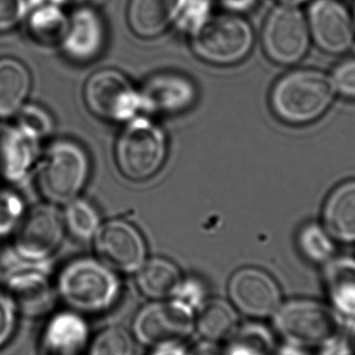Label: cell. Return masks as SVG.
Returning <instances> with one entry per match:
<instances>
[{
  "instance_id": "1",
  "label": "cell",
  "mask_w": 355,
  "mask_h": 355,
  "mask_svg": "<svg viewBox=\"0 0 355 355\" xmlns=\"http://www.w3.org/2000/svg\"><path fill=\"white\" fill-rule=\"evenodd\" d=\"M56 293L69 309L97 315L116 306L122 291L116 271L98 258H77L67 263L55 284Z\"/></svg>"
},
{
  "instance_id": "2",
  "label": "cell",
  "mask_w": 355,
  "mask_h": 355,
  "mask_svg": "<svg viewBox=\"0 0 355 355\" xmlns=\"http://www.w3.org/2000/svg\"><path fill=\"white\" fill-rule=\"evenodd\" d=\"M91 174V160L85 148L72 139L52 141L33 170L35 187L46 202L64 206L78 198Z\"/></svg>"
},
{
  "instance_id": "3",
  "label": "cell",
  "mask_w": 355,
  "mask_h": 355,
  "mask_svg": "<svg viewBox=\"0 0 355 355\" xmlns=\"http://www.w3.org/2000/svg\"><path fill=\"white\" fill-rule=\"evenodd\" d=\"M275 333L285 344L320 350L343 335L344 319L329 304L314 300L282 302L272 316Z\"/></svg>"
},
{
  "instance_id": "4",
  "label": "cell",
  "mask_w": 355,
  "mask_h": 355,
  "mask_svg": "<svg viewBox=\"0 0 355 355\" xmlns=\"http://www.w3.org/2000/svg\"><path fill=\"white\" fill-rule=\"evenodd\" d=\"M335 95L333 78L329 75L316 70L292 71L273 85L270 106L283 122L309 124L327 112Z\"/></svg>"
},
{
  "instance_id": "5",
  "label": "cell",
  "mask_w": 355,
  "mask_h": 355,
  "mask_svg": "<svg viewBox=\"0 0 355 355\" xmlns=\"http://www.w3.org/2000/svg\"><path fill=\"white\" fill-rule=\"evenodd\" d=\"M124 125L114 145L118 170L129 181H148L166 164L168 137L164 129L147 116L139 114Z\"/></svg>"
},
{
  "instance_id": "6",
  "label": "cell",
  "mask_w": 355,
  "mask_h": 355,
  "mask_svg": "<svg viewBox=\"0 0 355 355\" xmlns=\"http://www.w3.org/2000/svg\"><path fill=\"white\" fill-rule=\"evenodd\" d=\"M254 33L248 21L236 15L209 16L191 33L194 54L204 62L231 66L252 51Z\"/></svg>"
},
{
  "instance_id": "7",
  "label": "cell",
  "mask_w": 355,
  "mask_h": 355,
  "mask_svg": "<svg viewBox=\"0 0 355 355\" xmlns=\"http://www.w3.org/2000/svg\"><path fill=\"white\" fill-rule=\"evenodd\" d=\"M83 100L93 116L112 124H126L141 112L139 89L114 69L92 74L83 87Z\"/></svg>"
},
{
  "instance_id": "8",
  "label": "cell",
  "mask_w": 355,
  "mask_h": 355,
  "mask_svg": "<svg viewBox=\"0 0 355 355\" xmlns=\"http://www.w3.org/2000/svg\"><path fill=\"white\" fill-rule=\"evenodd\" d=\"M66 229L62 212L49 202L27 208L12 235V246L19 260L43 264L60 248Z\"/></svg>"
},
{
  "instance_id": "9",
  "label": "cell",
  "mask_w": 355,
  "mask_h": 355,
  "mask_svg": "<svg viewBox=\"0 0 355 355\" xmlns=\"http://www.w3.org/2000/svg\"><path fill=\"white\" fill-rule=\"evenodd\" d=\"M310 27L306 17L296 6L281 4L271 10L263 27L265 53L279 64H296L310 46Z\"/></svg>"
},
{
  "instance_id": "10",
  "label": "cell",
  "mask_w": 355,
  "mask_h": 355,
  "mask_svg": "<svg viewBox=\"0 0 355 355\" xmlns=\"http://www.w3.org/2000/svg\"><path fill=\"white\" fill-rule=\"evenodd\" d=\"M196 331V312L177 300H158L144 306L133 321V335L150 347L183 342Z\"/></svg>"
},
{
  "instance_id": "11",
  "label": "cell",
  "mask_w": 355,
  "mask_h": 355,
  "mask_svg": "<svg viewBox=\"0 0 355 355\" xmlns=\"http://www.w3.org/2000/svg\"><path fill=\"white\" fill-rule=\"evenodd\" d=\"M94 248L98 259L116 273H135L147 260L143 234L124 219H112L100 225Z\"/></svg>"
},
{
  "instance_id": "12",
  "label": "cell",
  "mask_w": 355,
  "mask_h": 355,
  "mask_svg": "<svg viewBox=\"0 0 355 355\" xmlns=\"http://www.w3.org/2000/svg\"><path fill=\"white\" fill-rule=\"evenodd\" d=\"M227 294L237 312L254 320L272 317L283 302L277 282L257 267L236 270L230 277Z\"/></svg>"
},
{
  "instance_id": "13",
  "label": "cell",
  "mask_w": 355,
  "mask_h": 355,
  "mask_svg": "<svg viewBox=\"0 0 355 355\" xmlns=\"http://www.w3.org/2000/svg\"><path fill=\"white\" fill-rule=\"evenodd\" d=\"M42 265L24 263L10 269L4 279V292L18 312L27 316L46 314L55 302V287Z\"/></svg>"
},
{
  "instance_id": "14",
  "label": "cell",
  "mask_w": 355,
  "mask_h": 355,
  "mask_svg": "<svg viewBox=\"0 0 355 355\" xmlns=\"http://www.w3.org/2000/svg\"><path fill=\"white\" fill-rule=\"evenodd\" d=\"M141 112L174 116L187 112L198 99L196 85L179 73L152 75L139 89Z\"/></svg>"
},
{
  "instance_id": "15",
  "label": "cell",
  "mask_w": 355,
  "mask_h": 355,
  "mask_svg": "<svg viewBox=\"0 0 355 355\" xmlns=\"http://www.w3.org/2000/svg\"><path fill=\"white\" fill-rule=\"evenodd\" d=\"M311 35L327 53L343 54L354 45V21L338 0H315L309 14Z\"/></svg>"
},
{
  "instance_id": "16",
  "label": "cell",
  "mask_w": 355,
  "mask_h": 355,
  "mask_svg": "<svg viewBox=\"0 0 355 355\" xmlns=\"http://www.w3.org/2000/svg\"><path fill=\"white\" fill-rule=\"evenodd\" d=\"M105 43L106 26L100 12L89 6L73 10L60 44L66 58L77 64H87L102 53Z\"/></svg>"
},
{
  "instance_id": "17",
  "label": "cell",
  "mask_w": 355,
  "mask_h": 355,
  "mask_svg": "<svg viewBox=\"0 0 355 355\" xmlns=\"http://www.w3.org/2000/svg\"><path fill=\"white\" fill-rule=\"evenodd\" d=\"M41 143L25 135L15 124L0 121V178L17 184L33 174L40 156Z\"/></svg>"
},
{
  "instance_id": "18",
  "label": "cell",
  "mask_w": 355,
  "mask_h": 355,
  "mask_svg": "<svg viewBox=\"0 0 355 355\" xmlns=\"http://www.w3.org/2000/svg\"><path fill=\"white\" fill-rule=\"evenodd\" d=\"M89 323L80 313L64 310L46 322L41 336L43 355H81L89 344Z\"/></svg>"
},
{
  "instance_id": "19",
  "label": "cell",
  "mask_w": 355,
  "mask_h": 355,
  "mask_svg": "<svg viewBox=\"0 0 355 355\" xmlns=\"http://www.w3.org/2000/svg\"><path fill=\"white\" fill-rule=\"evenodd\" d=\"M323 283L329 304L343 319L355 320V259L340 257L325 264Z\"/></svg>"
},
{
  "instance_id": "20",
  "label": "cell",
  "mask_w": 355,
  "mask_h": 355,
  "mask_svg": "<svg viewBox=\"0 0 355 355\" xmlns=\"http://www.w3.org/2000/svg\"><path fill=\"white\" fill-rule=\"evenodd\" d=\"M184 0H130L128 22L139 37L151 39L179 18Z\"/></svg>"
},
{
  "instance_id": "21",
  "label": "cell",
  "mask_w": 355,
  "mask_h": 355,
  "mask_svg": "<svg viewBox=\"0 0 355 355\" xmlns=\"http://www.w3.org/2000/svg\"><path fill=\"white\" fill-rule=\"evenodd\" d=\"M323 223L334 239L354 243L355 180L340 184L331 192L323 207Z\"/></svg>"
},
{
  "instance_id": "22",
  "label": "cell",
  "mask_w": 355,
  "mask_h": 355,
  "mask_svg": "<svg viewBox=\"0 0 355 355\" xmlns=\"http://www.w3.org/2000/svg\"><path fill=\"white\" fill-rule=\"evenodd\" d=\"M33 77L26 64L15 58H0V121L14 118L28 102Z\"/></svg>"
},
{
  "instance_id": "23",
  "label": "cell",
  "mask_w": 355,
  "mask_h": 355,
  "mask_svg": "<svg viewBox=\"0 0 355 355\" xmlns=\"http://www.w3.org/2000/svg\"><path fill=\"white\" fill-rule=\"evenodd\" d=\"M183 277L174 262L155 257L146 260L135 272V284L145 297L158 302L174 298Z\"/></svg>"
},
{
  "instance_id": "24",
  "label": "cell",
  "mask_w": 355,
  "mask_h": 355,
  "mask_svg": "<svg viewBox=\"0 0 355 355\" xmlns=\"http://www.w3.org/2000/svg\"><path fill=\"white\" fill-rule=\"evenodd\" d=\"M27 33L42 45H60L68 27L67 16L60 4L52 0H40L28 4L24 18Z\"/></svg>"
},
{
  "instance_id": "25",
  "label": "cell",
  "mask_w": 355,
  "mask_h": 355,
  "mask_svg": "<svg viewBox=\"0 0 355 355\" xmlns=\"http://www.w3.org/2000/svg\"><path fill=\"white\" fill-rule=\"evenodd\" d=\"M238 327L237 310L223 298H208L196 310V329L205 341H227Z\"/></svg>"
},
{
  "instance_id": "26",
  "label": "cell",
  "mask_w": 355,
  "mask_h": 355,
  "mask_svg": "<svg viewBox=\"0 0 355 355\" xmlns=\"http://www.w3.org/2000/svg\"><path fill=\"white\" fill-rule=\"evenodd\" d=\"M225 342V355H273L277 350L275 334L258 321L239 325Z\"/></svg>"
},
{
  "instance_id": "27",
  "label": "cell",
  "mask_w": 355,
  "mask_h": 355,
  "mask_svg": "<svg viewBox=\"0 0 355 355\" xmlns=\"http://www.w3.org/2000/svg\"><path fill=\"white\" fill-rule=\"evenodd\" d=\"M62 216L66 232L78 241L94 239L101 225V217L97 208L79 196L64 205Z\"/></svg>"
},
{
  "instance_id": "28",
  "label": "cell",
  "mask_w": 355,
  "mask_h": 355,
  "mask_svg": "<svg viewBox=\"0 0 355 355\" xmlns=\"http://www.w3.org/2000/svg\"><path fill=\"white\" fill-rule=\"evenodd\" d=\"M297 246L302 256L315 264H327L335 252L333 237L318 223H308L300 229Z\"/></svg>"
},
{
  "instance_id": "29",
  "label": "cell",
  "mask_w": 355,
  "mask_h": 355,
  "mask_svg": "<svg viewBox=\"0 0 355 355\" xmlns=\"http://www.w3.org/2000/svg\"><path fill=\"white\" fill-rule=\"evenodd\" d=\"M14 124L33 141L41 143L54 130V120L49 110L37 103H25L14 116Z\"/></svg>"
},
{
  "instance_id": "30",
  "label": "cell",
  "mask_w": 355,
  "mask_h": 355,
  "mask_svg": "<svg viewBox=\"0 0 355 355\" xmlns=\"http://www.w3.org/2000/svg\"><path fill=\"white\" fill-rule=\"evenodd\" d=\"M87 355H135V336L121 327L104 329L89 341Z\"/></svg>"
},
{
  "instance_id": "31",
  "label": "cell",
  "mask_w": 355,
  "mask_h": 355,
  "mask_svg": "<svg viewBox=\"0 0 355 355\" xmlns=\"http://www.w3.org/2000/svg\"><path fill=\"white\" fill-rule=\"evenodd\" d=\"M24 198L8 186H0V239L12 237L26 212Z\"/></svg>"
},
{
  "instance_id": "32",
  "label": "cell",
  "mask_w": 355,
  "mask_h": 355,
  "mask_svg": "<svg viewBox=\"0 0 355 355\" xmlns=\"http://www.w3.org/2000/svg\"><path fill=\"white\" fill-rule=\"evenodd\" d=\"M18 310L4 290H0V350L6 347L16 333Z\"/></svg>"
},
{
  "instance_id": "33",
  "label": "cell",
  "mask_w": 355,
  "mask_h": 355,
  "mask_svg": "<svg viewBox=\"0 0 355 355\" xmlns=\"http://www.w3.org/2000/svg\"><path fill=\"white\" fill-rule=\"evenodd\" d=\"M174 300L189 306L196 312V310L208 300L206 285L198 277H183L181 285L175 294Z\"/></svg>"
},
{
  "instance_id": "34",
  "label": "cell",
  "mask_w": 355,
  "mask_h": 355,
  "mask_svg": "<svg viewBox=\"0 0 355 355\" xmlns=\"http://www.w3.org/2000/svg\"><path fill=\"white\" fill-rule=\"evenodd\" d=\"M211 0H184L180 24L190 33L200 26L210 15Z\"/></svg>"
},
{
  "instance_id": "35",
  "label": "cell",
  "mask_w": 355,
  "mask_h": 355,
  "mask_svg": "<svg viewBox=\"0 0 355 355\" xmlns=\"http://www.w3.org/2000/svg\"><path fill=\"white\" fill-rule=\"evenodd\" d=\"M27 0H0V31L16 27L26 16Z\"/></svg>"
},
{
  "instance_id": "36",
  "label": "cell",
  "mask_w": 355,
  "mask_h": 355,
  "mask_svg": "<svg viewBox=\"0 0 355 355\" xmlns=\"http://www.w3.org/2000/svg\"><path fill=\"white\" fill-rule=\"evenodd\" d=\"M336 91L344 97L355 99V58L342 62L334 72Z\"/></svg>"
},
{
  "instance_id": "37",
  "label": "cell",
  "mask_w": 355,
  "mask_h": 355,
  "mask_svg": "<svg viewBox=\"0 0 355 355\" xmlns=\"http://www.w3.org/2000/svg\"><path fill=\"white\" fill-rule=\"evenodd\" d=\"M149 355H189V350L182 344V342L162 344L154 346Z\"/></svg>"
},
{
  "instance_id": "38",
  "label": "cell",
  "mask_w": 355,
  "mask_h": 355,
  "mask_svg": "<svg viewBox=\"0 0 355 355\" xmlns=\"http://www.w3.org/2000/svg\"><path fill=\"white\" fill-rule=\"evenodd\" d=\"M189 355H225V349L214 342L205 341L190 350Z\"/></svg>"
},
{
  "instance_id": "39",
  "label": "cell",
  "mask_w": 355,
  "mask_h": 355,
  "mask_svg": "<svg viewBox=\"0 0 355 355\" xmlns=\"http://www.w3.org/2000/svg\"><path fill=\"white\" fill-rule=\"evenodd\" d=\"M225 8L231 10H248L256 3L257 0H219Z\"/></svg>"
},
{
  "instance_id": "40",
  "label": "cell",
  "mask_w": 355,
  "mask_h": 355,
  "mask_svg": "<svg viewBox=\"0 0 355 355\" xmlns=\"http://www.w3.org/2000/svg\"><path fill=\"white\" fill-rule=\"evenodd\" d=\"M273 355H308V350L285 344L282 347L277 348Z\"/></svg>"
},
{
  "instance_id": "41",
  "label": "cell",
  "mask_w": 355,
  "mask_h": 355,
  "mask_svg": "<svg viewBox=\"0 0 355 355\" xmlns=\"http://www.w3.org/2000/svg\"><path fill=\"white\" fill-rule=\"evenodd\" d=\"M346 340H347L348 346H349L352 354L355 355V320L354 321L352 329H349V333H348Z\"/></svg>"
},
{
  "instance_id": "42",
  "label": "cell",
  "mask_w": 355,
  "mask_h": 355,
  "mask_svg": "<svg viewBox=\"0 0 355 355\" xmlns=\"http://www.w3.org/2000/svg\"><path fill=\"white\" fill-rule=\"evenodd\" d=\"M283 4H290V6H300V4L304 3L308 0H279Z\"/></svg>"
},
{
  "instance_id": "43",
  "label": "cell",
  "mask_w": 355,
  "mask_h": 355,
  "mask_svg": "<svg viewBox=\"0 0 355 355\" xmlns=\"http://www.w3.org/2000/svg\"><path fill=\"white\" fill-rule=\"evenodd\" d=\"M58 4H68V3H80V2L87 1V0H52Z\"/></svg>"
},
{
  "instance_id": "44",
  "label": "cell",
  "mask_w": 355,
  "mask_h": 355,
  "mask_svg": "<svg viewBox=\"0 0 355 355\" xmlns=\"http://www.w3.org/2000/svg\"><path fill=\"white\" fill-rule=\"evenodd\" d=\"M354 26H355V10H354Z\"/></svg>"
}]
</instances>
